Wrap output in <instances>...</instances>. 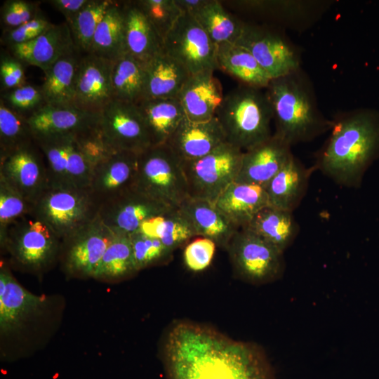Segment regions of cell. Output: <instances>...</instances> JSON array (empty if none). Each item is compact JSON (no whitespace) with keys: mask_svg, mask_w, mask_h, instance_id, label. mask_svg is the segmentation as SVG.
<instances>
[{"mask_svg":"<svg viewBox=\"0 0 379 379\" xmlns=\"http://www.w3.org/2000/svg\"><path fill=\"white\" fill-rule=\"evenodd\" d=\"M60 239L43 222L27 216L12 223L0 239L11 263L30 272H42L59 259Z\"/></svg>","mask_w":379,"mask_h":379,"instance_id":"8992f818","label":"cell"},{"mask_svg":"<svg viewBox=\"0 0 379 379\" xmlns=\"http://www.w3.org/2000/svg\"><path fill=\"white\" fill-rule=\"evenodd\" d=\"M8 48L10 53L23 64L48 70L62 56L74 48L66 22L53 24L36 38Z\"/></svg>","mask_w":379,"mask_h":379,"instance_id":"cb8c5ba5","label":"cell"},{"mask_svg":"<svg viewBox=\"0 0 379 379\" xmlns=\"http://www.w3.org/2000/svg\"><path fill=\"white\" fill-rule=\"evenodd\" d=\"M129 237L138 272L152 266L166 265L173 259L174 251L164 245L159 239L140 231Z\"/></svg>","mask_w":379,"mask_h":379,"instance_id":"b9f144b4","label":"cell"},{"mask_svg":"<svg viewBox=\"0 0 379 379\" xmlns=\"http://www.w3.org/2000/svg\"><path fill=\"white\" fill-rule=\"evenodd\" d=\"M0 101L26 119L46 105L41 87L27 84L1 92Z\"/></svg>","mask_w":379,"mask_h":379,"instance_id":"f6af8a7d","label":"cell"},{"mask_svg":"<svg viewBox=\"0 0 379 379\" xmlns=\"http://www.w3.org/2000/svg\"><path fill=\"white\" fill-rule=\"evenodd\" d=\"M215 117L226 141L246 151L272 135V107L265 91L244 84L224 95Z\"/></svg>","mask_w":379,"mask_h":379,"instance_id":"277c9868","label":"cell"},{"mask_svg":"<svg viewBox=\"0 0 379 379\" xmlns=\"http://www.w3.org/2000/svg\"><path fill=\"white\" fill-rule=\"evenodd\" d=\"M226 251L234 275L244 282L264 285L284 275V252L246 227L236 232Z\"/></svg>","mask_w":379,"mask_h":379,"instance_id":"ba28073f","label":"cell"},{"mask_svg":"<svg viewBox=\"0 0 379 379\" xmlns=\"http://www.w3.org/2000/svg\"><path fill=\"white\" fill-rule=\"evenodd\" d=\"M34 140L45 157L50 186L88 188L93 164L76 136L50 135Z\"/></svg>","mask_w":379,"mask_h":379,"instance_id":"30bf717a","label":"cell"},{"mask_svg":"<svg viewBox=\"0 0 379 379\" xmlns=\"http://www.w3.org/2000/svg\"><path fill=\"white\" fill-rule=\"evenodd\" d=\"M98 130L112 152L139 154L153 145L138 106L132 103L114 99L100 113Z\"/></svg>","mask_w":379,"mask_h":379,"instance_id":"7c38bea8","label":"cell"},{"mask_svg":"<svg viewBox=\"0 0 379 379\" xmlns=\"http://www.w3.org/2000/svg\"><path fill=\"white\" fill-rule=\"evenodd\" d=\"M164 360L167 379H274L267 356L258 345L189 321L170 326Z\"/></svg>","mask_w":379,"mask_h":379,"instance_id":"6da1fadb","label":"cell"},{"mask_svg":"<svg viewBox=\"0 0 379 379\" xmlns=\"http://www.w3.org/2000/svg\"><path fill=\"white\" fill-rule=\"evenodd\" d=\"M217 62L218 69L244 85L265 89L272 79L248 50L235 44L217 46Z\"/></svg>","mask_w":379,"mask_h":379,"instance_id":"d6a6232c","label":"cell"},{"mask_svg":"<svg viewBox=\"0 0 379 379\" xmlns=\"http://www.w3.org/2000/svg\"><path fill=\"white\" fill-rule=\"evenodd\" d=\"M379 155V112L352 109L332 120L331 134L317 159L319 168L346 187L358 185Z\"/></svg>","mask_w":379,"mask_h":379,"instance_id":"7a4b0ae2","label":"cell"},{"mask_svg":"<svg viewBox=\"0 0 379 379\" xmlns=\"http://www.w3.org/2000/svg\"><path fill=\"white\" fill-rule=\"evenodd\" d=\"M138 272L130 237L114 234L93 277L117 281L128 278Z\"/></svg>","mask_w":379,"mask_h":379,"instance_id":"f35d334b","label":"cell"},{"mask_svg":"<svg viewBox=\"0 0 379 379\" xmlns=\"http://www.w3.org/2000/svg\"><path fill=\"white\" fill-rule=\"evenodd\" d=\"M34 204L0 178V239L12 223L32 216Z\"/></svg>","mask_w":379,"mask_h":379,"instance_id":"7bdbcfd3","label":"cell"},{"mask_svg":"<svg viewBox=\"0 0 379 379\" xmlns=\"http://www.w3.org/2000/svg\"><path fill=\"white\" fill-rule=\"evenodd\" d=\"M0 178L36 203L50 184L45 157L35 140L0 157Z\"/></svg>","mask_w":379,"mask_h":379,"instance_id":"9a60e30c","label":"cell"},{"mask_svg":"<svg viewBox=\"0 0 379 379\" xmlns=\"http://www.w3.org/2000/svg\"><path fill=\"white\" fill-rule=\"evenodd\" d=\"M114 2L112 0H88L67 24L74 46L81 54L89 53L98 26Z\"/></svg>","mask_w":379,"mask_h":379,"instance_id":"ab89813d","label":"cell"},{"mask_svg":"<svg viewBox=\"0 0 379 379\" xmlns=\"http://www.w3.org/2000/svg\"><path fill=\"white\" fill-rule=\"evenodd\" d=\"M99 115L74 106L46 104L26 120L34 139L57 135L79 138L98 128Z\"/></svg>","mask_w":379,"mask_h":379,"instance_id":"ffe728a7","label":"cell"},{"mask_svg":"<svg viewBox=\"0 0 379 379\" xmlns=\"http://www.w3.org/2000/svg\"><path fill=\"white\" fill-rule=\"evenodd\" d=\"M135 189L171 208L189 197L182 161L167 144L152 145L138 157Z\"/></svg>","mask_w":379,"mask_h":379,"instance_id":"5b68a950","label":"cell"},{"mask_svg":"<svg viewBox=\"0 0 379 379\" xmlns=\"http://www.w3.org/2000/svg\"><path fill=\"white\" fill-rule=\"evenodd\" d=\"M88 0H50L47 2L61 13L65 22L69 23L79 13Z\"/></svg>","mask_w":379,"mask_h":379,"instance_id":"f907efd6","label":"cell"},{"mask_svg":"<svg viewBox=\"0 0 379 379\" xmlns=\"http://www.w3.org/2000/svg\"><path fill=\"white\" fill-rule=\"evenodd\" d=\"M216 246L214 241L204 237L190 241L183 252V260L187 268L194 272L206 269L213 260Z\"/></svg>","mask_w":379,"mask_h":379,"instance_id":"7dc6e473","label":"cell"},{"mask_svg":"<svg viewBox=\"0 0 379 379\" xmlns=\"http://www.w3.org/2000/svg\"><path fill=\"white\" fill-rule=\"evenodd\" d=\"M145 99L177 98L191 74L163 51L144 63Z\"/></svg>","mask_w":379,"mask_h":379,"instance_id":"f1b7e54d","label":"cell"},{"mask_svg":"<svg viewBox=\"0 0 379 379\" xmlns=\"http://www.w3.org/2000/svg\"><path fill=\"white\" fill-rule=\"evenodd\" d=\"M81 53L73 48L44 72L40 86L47 105L74 106L75 81Z\"/></svg>","mask_w":379,"mask_h":379,"instance_id":"f546056e","label":"cell"},{"mask_svg":"<svg viewBox=\"0 0 379 379\" xmlns=\"http://www.w3.org/2000/svg\"><path fill=\"white\" fill-rule=\"evenodd\" d=\"M114 62L91 53L81 55L75 81L74 107L99 114L114 100Z\"/></svg>","mask_w":379,"mask_h":379,"instance_id":"e0dca14e","label":"cell"},{"mask_svg":"<svg viewBox=\"0 0 379 379\" xmlns=\"http://www.w3.org/2000/svg\"><path fill=\"white\" fill-rule=\"evenodd\" d=\"M138 157L133 152H113L93 166L88 189L100 207L133 187Z\"/></svg>","mask_w":379,"mask_h":379,"instance_id":"d6986e66","label":"cell"},{"mask_svg":"<svg viewBox=\"0 0 379 379\" xmlns=\"http://www.w3.org/2000/svg\"><path fill=\"white\" fill-rule=\"evenodd\" d=\"M53 25L41 13L33 20L12 29L2 32L1 41L7 47L28 42Z\"/></svg>","mask_w":379,"mask_h":379,"instance_id":"c3c4849f","label":"cell"},{"mask_svg":"<svg viewBox=\"0 0 379 379\" xmlns=\"http://www.w3.org/2000/svg\"><path fill=\"white\" fill-rule=\"evenodd\" d=\"M223 97L221 84L213 71H204L191 74L177 99L185 117L198 122L215 117Z\"/></svg>","mask_w":379,"mask_h":379,"instance_id":"d4e9b609","label":"cell"},{"mask_svg":"<svg viewBox=\"0 0 379 379\" xmlns=\"http://www.w3.org/2000/svg\"><path fill=\"white\" fill-rule=\"evenodd\" d=\"M308 183V171L293 157L265 186L270 206L292 212L302 199Z\"/></svg>","mask_w":379,"mask_h":379,"instance_id":"4dcf8cb0","label":"cell"},{"mask_svg":"<svg viewBox=\"0 0 379 379\" xmlns=\"http://www.w3.org/2000/svg\"><path fill=\"white\" fill-rule=\"evenodd\" d=\"M138 231L159 239L173 251L186 246L197 237L191 225L178 208L147 220Z\"/></svg>","mask_w":379,"mask_h":379,"instance_id":"8d00e7d4","label":"cell"},{"mask_svg":"<svg viewBox=\"0 0 379 379\" xmlns=\"http://www.w3.org/2000/svg\"><path fill=\"white\" fill-rule=\"evenodd\" d=\"M265 91L272 107L274 133L291 146L331 130L332 120L321 112L312 84L301 67L271 79Z\"/></svg>","mask_w":379,"mask_h":379,"instance_id":"3957f363","label":"cell"},{"mask_svg":"<svg viewBox=\"0 0 379 379\" xmlns=\"http://www.w3.org/2000/svg\"><path fill=\"white\" fill-rule=\"evenodd\" d=\"M89 53L115 62L126 53L122 1H115L98 26Z\"/></svg>","mask_w":379,"mask_h":379,"instance_id":"e575fe53","label":"cell"},{"mask_svg":"<svg viewBox=\"0 0 379 379\" xmlns=\"http://www.w3.org/2000/svg\"><path fill=\"white\" fill-rule=\"evenodd\" d=\"M194 18L217 46L235 44L245 25V22L227 12L222 3L216 0H210Z\"/></svg>","mask_w":379,"mask_h":379,"instance_id":"74e56055","label":"cell"},{"mask_svg":"<svg viewBox=\"0 0 379 379\" xmlns=\"http://www.w3.org/2000/svg\"><path fill=\"white\" fill-rule=\"evenodd\" d=\"M163 51L191 74L218 69L217 45L190 15L178 20L164 40Z\"/></svg>","mask_w":379,"mask_h":379,"instance_id":"8fae6325","label":"cell"},{"mask_svg":"<svg viewBox=\"0 0 379 379\" xmlns=\"http://www.w3.org/2000/svg\"><path fill=\"white\" fill-rule=\"evenodd\" d=\"M114 99L135 105L145 99L144 64L125 53L114 62L112 69Z\"/></svg>","mask_w":379,"mask_h":379,"instance_id":"d590c367","label":"cell"},{"mask_svg":"<svg viewBox=\"0 0 379 379\" xmlns=\"http://www.w3.org/2000/svg\"><path fill=\"white\" fill-rule=\"evenodd\" d=\"M34 140L26 119L0 101V157Z\"/></svg>","mask_w":379,"mask_h":379,"instance_id":"60d3db41","label":"cell"},{"mask_svg":"<svg viewBox=\"0 0 379 379\" xmlns=\"http://www.w3.org/2000/svg\"><path fill=\"white\" fill-rule=\"evenodd\" d=\"M235 44L248 50L272 79L301 67L298 48L280 33L267 27L245 22Z\"/></svg>","mask_w":379,"mask_h":379,"instance_id":"4fadbf2b","label":"cell"},{"mask_svg":"<svg viewBox=\"0 0 379 379\" xmlns=\"http://www.w3.org/2000/svg\"><path fill=\"white\" fill-rule=\"evenodd\" d=\"M171 209L131 187L102 204L98 217L113 233L130 236L148 219Z\"/></svg>","mask_w":379,"mask_h":379,"instance_id":"2e32d148","label":"cell"},{"mask_svg":"<svg viewBox=\"0 0 379 379\" xmlns=\"http://www.w3.org/2000/svg\"><path fill=\"white\" fill-rule=\"evenodd\" d=\"M182 14L194 17L210 0H174Z\"/></svg>","mask_w":379,"mask_h":379,"instance_id":"816d5d0a","label":"cell"},{"mask_svg":"<svg viewBox=\"0 0 379 379\" xmlns=\"http://www.w3.org/2000/svg\"><path fill=\"white\" fill-rule=\"evenodd\" d=\"M178 209L191 225L197 236L209 239L225 250L239 229L214 203L205 199L189 197Z\"/></svg>","mask_w":379,"mask_h":379,"instance_id":"484cf974","label":"cell"},{"mask_svg":"<svg viewBox=\"0 0 379 379\" xmlns=\"http://www.w3.org/2000/svg\"><path fill=\"white\" fill-rule=\"evenodd\" d=\"M47 301L22 287L13 277L8 267L0 269V329L12 332L29 318L41 312Z\"/></svg>","mask_w":379,"mask_h":379,"instance_id":"7402d4cb","label":"cell"},{"mask_svg":"<svg viewBox=\"0 0 379 379\" xmlns=\"http://www.w3.org/2000/svg\"><path fill=\"white\" fill-rule=\"evenodd\" d=\"M239 10L277 21L281 25L302 32L317 22L333 4L324 0L235 1Z\"/></svg>","mask_w":379,"mask_h":379,"instance_id":"ac0fdd59","label":"cell"},{"mask_svg":"<svg viewBox=\"0 0 379 379\" xmlns=\"http://www.w3.org/2000/svg\"><path fill=\"white\" fill-rule=\"evenodd\" d=\"M243 154L241 149L226 142L203 157L182 161L189 197L214 203L235 181Z\"/></svg>","mask_w":379,"mask_h":379,"instance_id":"9c48e42d","label":"cell"},{"mask_svg":"<svg viewBox=\"0 0 379 379\" xmlns=\"http://www.w3.org/2000/svg\"><path fill=\"white\" fill-rule=\"evenodd\" d=\"M0 81L1 92L26 84L23 63L11 53H1Z\"/></svg>","mask_w":379,"mask_h":379,"instance_id":"681fc988","label":"cell"},{"mask_svg":"<svg viewBox=\"0 0 379 379\" xmlns=\"http://www.w3.org/2000/svg\"><path fill=\"white\" fill-rule=\"evenodd\" d=\"M99 209L88 189L50 186L36 201L32 216L61 241L94 220Z\"/></svg>","mask_w":379,"mask_h":379,"instance_id":"52a82bcc","label":"cell"},{"mask_svg":"<svg viewBox=\"0 0 379 379\" xmlns=\"http://www.w3.org/2000/svg\"><path fill=\"white\" fill-rule=\"evenodd\" d=\"M226 142L215 117L198 122L185 117L166 144L182 161H187L206 156Z\"/></svg>","mask_w":379,"mask_h":379,"instance_id":"603a6c76","label":"cell"},{"mask_svg":"<svg viewBox=\"0 0 379 379\" xmlns=\"http://www.w3.org/2000/svg\"><path fill=\"white\" fill-rule=\"evenodd\" d=\"M126 53L145 63L163 51L164 41L136 1H122Z\"/></svg>","mask_w":379,"mask_h":379,"instance_id":"4316f807","label":"cell"},{"mask_svg":"<svg viewBox=\"0 0 379 379\" xmlns=\"http://www.w3.org/2000/svg\"><path fill=\"white\" fill-rule=\"evenodd\" d=\"M137 106L153 145L166 144L185 117L177 98L144 99Z\"/></svg>","mask_w":379,"mask_h":379,"instance_id":"1f68e13d","label":"cell"},{"mask_svg":"<svg viewBox=\"0 0 379 379\" xmlns=\"http://www.w3.org/2000/svg\"><path fill=\"white\" fill-rule=\"evenodd\" d=\"M214 204L239 228L246 227L260 211L270 206L263 186L237 182L230 184Z\"/></svg>","mask_w":379,"mask_h":379,"instance_id":"83f0119b","label":"cell"},{"mask_svg":"<svg viewBox=\"0 0 379 379\" xmlns=\"http://www.w3.org/2000/svg\"><path fill=\"white\" fill-rule=\"evenodd\" d=\"M291 146L275 135L244 152L234 182L265 186L293 156Z\"/></svg>","mask_w":379,"mask_h":379,"instance_id":"44dd1931","label":"cell"},{"mask_svg":"<svg viewBox=\"0 0 379 379\" xmlns=\"http://www.w3.org/2000/svg\"><path fill=\"white\" fill-rule=\"evenodd\" d=\"M39 3L25 0H7L1 8L3 32L15 29L38 16Z\"/></svg>","mask_w":379,"mask_h":379,"instance_id":"bcb514c9","label":"cell"},{"mask_svg":"<svg viewBox=\"0 0 379 379\" xmlns=\"http://www.w3.org/2000/svg\"><path fill=\"white\" fill-rule=\"evenodd\" d=\"M244 227L284 253L298 232L292 212L272 206L260 211Z\"/></svg>","mask_w":379,"mask_h":379,"instance_id":"836d02e7","label":"cell"},{"mask_svg":"<svg viewBox=\"0 0 379 379\" xmlns=\"http://www.w3.org/2000/svg\"><path fill=\"white\" fill-rule=\"evenodd\" d=\"M136 3L163 41L182 15L174 0H137Z\"/></svg>","mask_w":379,"mask_h":379,"instance_id":"ee69618b","label":"cell"},{"mask_svg":"<svg viewBox=\"0 0 379 379\" xmlns=\"http://www.w3.org/2000/svg\"><path fill=\"white\" fill-rule=\"evenodd\" d=\"M114 236L98 215L62 239L59 259L64 272L70 277H93Z\"/></svg>","mask_w":379,"mask_h":379,"instance_id":"5bb4252c","label":"cell"}]
</instances>
